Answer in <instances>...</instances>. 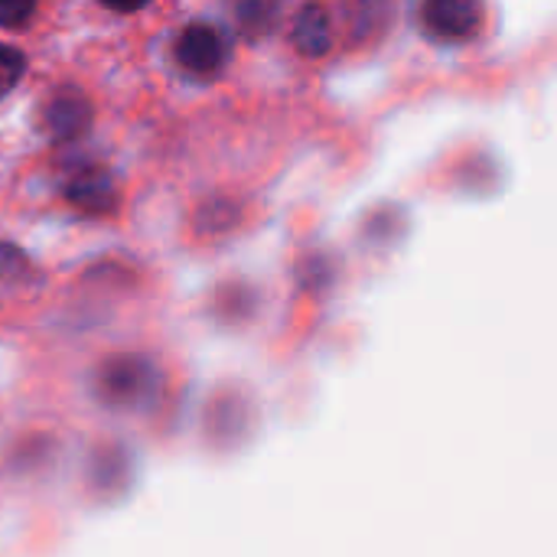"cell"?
<instances>
[{
    "label": "cell",
    "mask_w": 557,
    "mask_h": 557,
    "mask_svg": "<svg viewBox=\"0 0 557 557\" xmlns=\"http://www.w3.org/2000/svg\"><path fill=\"white\" fill-rule=\"evenodd\" d=\"M23 268H26V258H23V251H16L13 245H0V281H10V277H16Z\"/></svg>",
    "instance_id": "30bf717a"
},
{
    "label": "cell",
    "mask_w": 557,
    "mask_h": 557,
    "mask_svg": "<svg viewBox=\"0 0 557 557\" xmlns=\"http://www.w3.org/2000/svg\"><path fill=\"white\" fill-rule=\"evenodd\" d=\"M294 46L304 55H323L330 49V20L323 13V7L307 3L297 20H294Z\"/></svg>",
    "instance_id": "8992f818"
},
{
    "label": "cell",
    "mask_w": 557,
    "mask_h": 557,
    "mask_svg": "<svg viewBox=\"0 0 557 557\" xmlns=\"http://www.w3.org/2000/svg\"><path fill=\"white\" fill-rule=\"evenodd\" d=\"M176 59L193 75H215L222 69V62H225L222 36L206 23H193L176 39Z\"/></svg>",
    "instance_id": "3957f363"
},
{
    "label": "cell",
    "mask_w": 557,
    "mask_h": 557,
    "mask_svg": "<svg viewBox=\"0 0 557 557\" xmlns=\"http://www.w3.org/2000/svg\"><path fill=\"white\" fill-rule=\"evenodd\" d=\"M65 196H69L75 206H82V209L104 212V209H111V202H114V180H111L104 170H85V173H78V176L69 183Z\"/></svg>",
    "instance_id": "5b68a950"
},
{
    "label": "cell",
    "mask_w": 557,
    "mask_h": 557,
    "mask_svg": "<svg viewBox=\"0 0 557 557\" xmlns=\"http://www.w3.org/2000/svg\"><path fill=\"white\" fill-rule=\"evenodd\" d=\"M424 29L437 39L460 42L480 33L483 0H424L421 7Z\"/></svg>",
    "instance_id": "7a4b0ae2"
},
{
    "label": "cell",
    "mask_w": 557,
    "mask_h": 557,
    "mask_svg": "<svg viewBox=\"0 0 557 557\" xmlns=\"http://www.w3.org/2000/svg\"><path fill=\"white\" fill-rule=\"evenodd\" d=\"M23 69H26V59L20 49L13 46H3L0 42V98L23 78Z\"/></svg>",
    "instance_id": "ba28073f"
},
{
    "label": "cell",
    "mask_w": 557,
    "mask_h": 557,
    "mask_svg": "<svg viewBox=\"0 0 557 557\" xmlns=\"http://www.w3.org/2000/svg\"><path fill=\"white\" fill-rule=\"evenodd\" d=\"M36 0H0V26H23L33 16Z\"/></svg>",
    "instance_id": "9c48e42d"
},
{
    "label": "cell",
    "mask_w": 557,
    "mask_h": 557,
    "mask_svg": "<svg viewBox=\"0 0 557 557\" xmlns=\"http://www.w3.org/2000/svg\"><path fill=\"white\" fill-rule=\"evenodd\" d=\"M101 3L111 7V10H117V13H134V10L147 7L150 0H101Z\"/></svg>",
    "instance_id": "8fae6325"
},
{
    "label": "cell",
    "mask_w": 557,
    "mask_h": 557,
    "mask_svg": "<svg viewBox=\"0 0 557 557\" xmlns=\"http://www.w3.org/2000/svg\"><path fill=\"white\" fill-rule=\"evenodd\" d=\"M238 20L245 33H264L274 23V0H242Z\"/></svg>",
    "instance_id": "52a82bcc"
},
{
    "label": "cell",
    "mask_w": 557,
    "mask_h": 557,
    "mask_svg": "<svg viewBox=\"0 0 557 557\" xmlns=\"http://www.w3.org/2000/svg\"><path fill=\"white\" fill-rule=\"evenodd\" d=\"M91 124V104L82 98V95H59L49 101L46 108V131L55 137V140H69V137H78L82 131H88Z\"/></svg>",
    "instance_id": "277c9868"
},
{
    "label": "cell",
    "mask_w": 557,
    "mask_h": 557,
    "mask_svg": "<svg viewBox=\"0 0 557 557\" xmlns=\"http://www.w3.org/2000/svg\"><path fill=\"white\" fill-rule=\"evenodd\" d=\"M98 385L104 401H111L114 408H137L157 388V372L144 359H111L101 369Z\"/></svg>",
    "instance_id": "6da1fadb"
}]
</instances>
